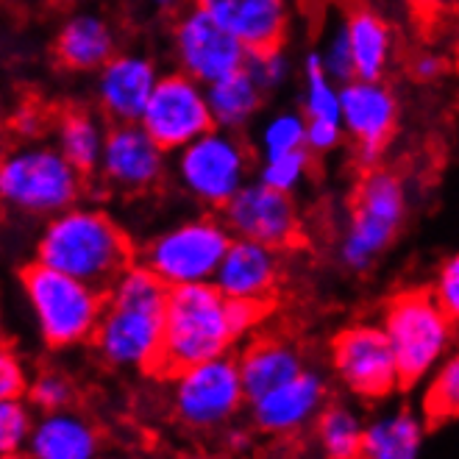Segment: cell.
Returning a JSON list of instances; mask_svg holds the SVG:
<instances>
[{"instance_id": "obj_1", "label": "cell", "mask_w": 459, "mask_h": 459, "mask_svg": "<svg viewBox=\"0 0 459 459\" xmlns=\"http://www.w3.org/2000/svg\"><path fill=\"white\" fill-rule=\"evenodd\" d=\"M165 299L168 287L148 267L131 262L103 290V309L90 340L98 357L115 370H159Z\"/></svg>"}, {"instance_id": "obj_2", "label": "cell", "mask_w": 459, "mask_h": 459, "mask_svg": "<svg viewBox=\"0 0 459 459\" xmlns=\"http://www.w3.org/2000/svg\"><path fill=\"white\" fill-rule=\"evenodd\" d=\"M37 262L106 290L134 262V246L112 214L73 204L48 218L37 242Z\"/></svg>"}, {"instance_id": "obj_3", "label": "cell", "mask_w": 459, "mask_h": 459, "mask_svg": "<svg viewBox=\"0 0 459 459\" xmlns=\"http://www.w3.org/2000/svg\"><path fill=\"white\" fill-rule=\"evenodd\" d=\"M237 340L231 301L212 281L168 290L161 315V373L223 357Z\"/></svg>"}, {"instance_id": "obj_4", "label": "cell", "mask_w": 459, "mask_h": 459, "mask_svg": "<svg viewBox=\"0 0 459 459\" xmlns=\"http://www.w3.org/2000/svg\"><path fill=\"white\" fill-rule=\"evenodd\" d=\"M22 295L45 345L75 348L92 340L103 309V290L39 262L22 270Z\"/></svg>"}, {"instance_id": "obj_5", "label": "cell", "mask_w": 459, "mask_h": 459, "mask_svg": "<svg viewBox=\"0 0 459 459\" xmlns=\"http://www.w3.org/2000/svg\"><path fill=\"white\" fill-rule=\"evenodd\" d=\"M382 332L390 342L401 387H407L423 382L448 354H454L456 320L446 315L426 290H407L387 304Z\"/></svg>"}, {"instance_id": "obj_6", "label": "cell", "mask_w": 459, "mask_h": 459, "mask_svg": "<svg viewBox=\"0 0 459 459\" xmlns=\"http://www.w3.org/2000/svg\"><path fill=\"white\" fill-rule=\"evenodd\" d=\"M84 173L56 145H20L0 156V204L31 218H53L78 204Z\"/></svg>"}, {"instance_id": "obj_7", "label": "cell", "mask_w": 459, "mask_h": 459, "mask_svg": "<svg viewBox=\"0 0 459 459\" xmlns=\"http://www.w3.org/2000/svg\"><path fill=\"white\" fill-rule=\"evenodd\" d=\"M403 214H407L403 181L390 170H368L357 184L348 226L340 242V256L345 267L368 270L393 246L395 234L403 226Z\"/></svg>"}, {"instance_id": "obj_8", "label": "cell", "mask_w": 459, "mask_h": 459, "mask_svg": "<svg viewBox=\"0 0 459 459\" xmlns=\"http://www.w3.org/2000/svg\"><path fill=\"white\" fill-rule=\"evenodd\" d=\"M170 385V407L181 426L190 431H221L229 429L246 407L237 359L223 354L206 362L181 368Z\"/></svg>"}, {"instance_id": "obj_9", "label": "cell", "mask_w": 459, "mask_h": 459, "mask_svg": "<svg viewBox=\"0 0 459 459\" xmlns=\"http://www.w3.org/2000/svg\"><path fill=\"white\" fill-rule=\"evenodd\" d=\"M229 242L231 234L223 221L201 214V218H190L156 234L145 246L140 264L148 267L168 290L204 284L212 281Z\"/></svg>"}, {"instance_id": "obj_10", "label": "cell", "mask_w": 459, "mask_h": 459, "mask_svg": "<svg viewBox=\"0 0 459 459\" xmlns=\"http://www.w3.org/2000/svg\"><path fill=\"white\" fill-rule=\"evenodd\" d=\"M176 153L178 184L204 206L223 209L248 184L251 153L234 131L209 128Z\"/></svg>"}, {"instance_id": "obj_11", "label": "cell", "mask_w": 459, "mask_h": 459, "mask_svg": "<svg viewBox=\"0 0 459 459\" xmlns=\"http://www.w3.org/2000/svg\"><path fill=\"white\" fill-rule=\"evenodd\" d=\"M143 131L161 148L178 151L214 128L206 90L184 73H168L156 78V87L137 120Z\"/></svg>"}, {"instance_id": "obj_12", "label": "cell", "mask_w": 459, "mask_h": 459, "mask_svg": "<svg viewBox=\"0 0 459 459\" xmlns=\"http://www.w3.org/2000/svg\"><path fill=\"white\" fill-rule=\"evenodd\" d=\"M332 365L340 385L365 401H382L401 387L390 342L373 323H357L334 337Z\"/></svg>"}, {"instance_id": "obj_13", "label": "cell", "mask_w": 459, "mask_h": 459, "mask_svg": "<svg viewBox=\"0 0 459 459\" xmlns=\"http://www.w3.org/2000/svg\"><path fill=\"white\" fill-rule=\"evenodd\" d=\"M173 53L178 62V73L190 75L204 87L246 67L248 59V50L195 4L184 9L176 20Z\"/></svg>"}, {"instance_id": "obj_14", "label": "cell", "mask_w": 459, "mask_h": 459, "mask_svg": "<svg viewBox=\"0 0 459 459\" xmlns=\"http://www.w3.org/2000/svg\"><path fill=\"white\" fill-rule=\"evenodd\" d=\"M223 226L231 237L262 242L267 248H290L301 237V214L292 195L248 181L223 206Z\"/></svg>"}, {"instance_id": "obj_15", "label": "cell", "mask_w": 459, "mask_h": 459, "mask_svg": "<svg viewBox=\"0 0 459 459\" xmlns=\"http://www.w3.org/2000/svg\"><path fill=\"white\" fill-rule=\"evenodd\" d=\"M95 170L120 193H151L168 173V151H161L140 123H115L106 131Z\"/></svg>"}, {"instance_id": "obj_16", "label": "cell", "mask_w": 459, "mask_h": 459, "mask_svg": "<svg viewBox=\"0 0 459 459\" xmlns=\"http://www.w3.org/2000/svg\"><path fill=\"white\" fill-rule=\"evenodd\" d=\"M342 137L354 143L365 161H373L393 140L398 100L382 78H351L340 84Z\"/></svg>"}, {"instance_id": "obj_17", "label": "cell", "mask_w": 459, "mask_h": 459, "mask_svg": "<svg viewBox=\"0 0 459 459\" xmlns=\"http://www.w3.org/2000/svg\"><path fill=\"white\" fill-rule=\"evenodd\" d=\"M326 403H329L326 379L317 370L304 368L295 379L248 401V415L262 435L292 437L299 431L309 429Z\"/></svg>"}, {"instance_id": "obj_18", "label": "cell", "mask_w": 459, "mask_h": 459, "mask_svg": "<svg viewBox=\"0 0 459 459\" xmlns=\"http://www.w3.org/2000/svg\"><path fill=\"white\" fill-rule=\"evenodd\" d=\"M279 279H281V256L276 248L231 237L229 248L212 276V284L229 301L267 304L273 299Z\"/></svg>"}, {"instance_id": "obj_19", "label": "cell", "mask_w": 459, "mask_h": 459, "mask_svg": "<svg viewBox=\"0 0 459 459\" xmlns=\"http://www.w3.org/2000/svg\"><path fill=\"white\" fill-rule=\"evenodd\" d=\"M248 53L281 48L290 31V0H195Z\"/></svg>"}, {"instance_id": "obj_20", "label": "cell", "mask_w": 459, "mask_h": 459, "mask_svg": "<svg viewBox=\"0 0 459 459\" xmlns=\"http://www.w3.org/2000/svg\"><path fill=\"white\" fill-rule=\"evenodd\" d=\"M98 73V106L112 123H137L156 87L159 70L143 53H115Z\"/></svg>"}, {"instance_id": "obj_21", "label": "cell", "mask_w": 459, "mask_h": 459, "mask_svg": "<svg viewBox=\"0 0 459 459\" xmlns=\"http://www.w3.org/2000/svg\"><path fill=\"white\" fill-rule=\"evenodd\" d=\"M22 454L29 459H100L103 437L87 415L67 407L34 418Z\"/></svg>"}, {"instance_id": "obj_22", "label": "cell", "mask_w": 459, "mask_h": 459, "mask_svg": "<svg viewBox=\"0 0 459 459\" xmlns=\"http://www.w3.org/2000/svg\"><path fill=\"white\" fill-rule=\"evenodd\" d=\"M56 62L73 73H95L117 53V34L109 20L95 12H78L62 22L53 39Z\"/></svg>"}, {"instance_id": "obj_23", "label": "cell", "mask_w": 459, "mask_h": 459, "mask_svg": "<svg viewBox=\"0 0 459 459\" xmlns=\"http://www.w3.org/2000/svg\"><path fill=\"white\" fill-rule=\"evenodd\" d=\"M304 123H307V151L329 153L342 143L340 126V84L323 70L317 53L304 62Z\"/></svg>"}, {"instance_id": "obj_24", "label": "cell", "mask_w": 459, "mask_h": 459, "mask_svg": "<svg viewBox=\"0 0 459 459\" xmlns=\"http://www.w3.org/2000/svg\"><path fill=\"white\" fill-rule=\"evenodd\" d=\"M304 368L307 365H304L301 351L287 340L262 337V340L251 342L246 351H242V357L237 359L246 403L264 395L267 390L295 379Z\"/></svg>"}, {"instance_id": "obj_25", "label": "cell", "mask_w": 459, "mask_h": 459, "mask_svg": "<svg viewBox=\"0 0 459 459\" xmlns=\"http://www.w3.org/2000/svg\"><path fill=\"white\" fill-rule=\"evenodd\" d=\"M354 78H382L393 59L390 25L368 9H354L340 25Z\"/></svg>"}, {"instance_id": "obj_26", "label": "cell", "mask_w": 459, "mask_h": 459, "mask_svg": "<svg viewBox=\"0 0 459 459\" xmlns=\"http://www.w3.org/2000/svg\"><path fill=\"white\" fill-rule=\"evenodd\" d=\"M423 446V420L410 410H393L362 429L359 459H418Z\"/></svg>"}, {"instance_id": "obj_27", "label": "cell", "mask_w": 459, "mask_h": 459, "mask_svg": "<svg viewBox=\"0 0 459 459\" xmlns=\"http://www.w3.org/2000/svg\"><path fill=\"white\" fill-rule=\"evenodd\" d=\"M204 90H206V103H209L214 128H226V131H237L242 126H248L259 115L262 100H264L262 87L246 67L212 81Z\"/></svg>"}, {"instance_id": "obj_28", "label": "cell", "mask_w": 459, "mask_h": 459, "mask_svg": "<svg viewBox=\"0 0 459 459\" xmlns=\"http://www.w3.org/2000/svg\"><path fill=\"white\" fill-rule=\"evenodd\" d=\"M106 131L109 128H106L103 120L92 112H84V109L65 112L56 123V151L75 170L90 176L98 168Z\"/></svg>"}, {"instance_id": "obj_29", "label": "cell", "mask_w": 459, "mask_h": 459, "mask_svg": "<svg viewBox=\"0 0 459 459\" xmlns=\"http://www.w3.org/2000/svg\"><path fill=\"white\" fill-rule=\"evenodd\" d=\"M362 418L345 403H326L315 418V443L320 459H359Z\"/></svg>"}, {"instance_id": "obj_30", "label": "cell", "mask_w": 459, "mask_h": 459, "mask_svg": "<svg viewBox=\"0 0 459 459\" xmlns=\"http://www.w3.org/2000/svg\"><path fill=\"white\" fill-rule=\"evenodd\" d=\"M423 412L431 423H448L459 415V359L448 354L429 376Z\"/></svg>"}, {"instance_id": "obj_31", "label": "cell", "mask_w": 459, "mask_h": 459, "mask_svg": "<svg viewBox=\"0 0 459 459\" xmlns=\"http://www.w3.org/2000/svg\"><path fill=\"white\" fill-rule=\"evenodd\" d=\"M309 170H312V153L307 148L284 151V153H264L256 181L270 186V190L292 195L309 178Z\"/></svg>"}, {"instance_id": "obj_32", "label": "cell", "mask_w": 459, "mask_h": 459, "mask_svg": "<svg viewBox=\"0 0 459 459\" xmlns=\"http://www.w3.org/2000/svg\"><path fill=\"white\" fill-rule=\"evenodd\" d=\"M25 401L29 407L42 415V412H59L67 410L75 403V385L70 376L59 373V370H42L34 379H29V387H25Z\"/></svg>"}, {"instance_id": "obj_33", "label": "cell", "mask_w": 459, "mask_h": 459, "mask_svg": "<svg viewBox=\"0 0 459 459\" xmlns=\"http://www.w3.org/2000/svg\"><path fill=\"white\" fill-rule=\"evenodd\" d=\"M37 412L25 398H4L0 401V456L22 454L25 440L31 435V423Z\"/></svg>"}, {"instance_id": "obj_34", "label": "cell", "mask_w": 459, "mask_h": 459, "mask_svg": "<svg viewBox=\"0 0 459 459\" xmlns=\"http://www.w3.org/2000/svg\"><path fill=\"white\" fill-rule=\"evenodd\" d=\"M262 153H284L307 148V123L301 112H279L262 126Z\"/></svg>"}, {"instance_id": "obj_35", "label": "cell", "mask_w": 459, "mask_h": 459, "mask_svg": "<svg viewBox=\"0 0 459 459\" xmlns=\"http://www.w3.org/2000/svg\"><path fill=\"white\" fill-rule=\"evenodd\" d=\"M246 70L254 75L262 92H270V90H279L290 78V59L284 56V48H267V50L248 53Z\"/></svg>"}, {"instance_id": "obj_36", "label": "cell", "mask_w": 459, "mask_h": 459, "mask_svg": "<svg viewBox=\"0 0 459 459\" xmlns=\"http://www.w3.org/2000/svg\"><path fill=\"white\" fill-rule=\"evenodd\" d=\"M29 368L14 348L0 342V401L4 398H22L29 387Z\"/></svg>"}, {"instance_id": "obj_37", "label": "cell", "mask_w": 459, "mask_h": 459, "mask_svg": "<svg viewBox=\"0 0 459 459\" xmlns=\"http://www.w3.org/2000/svg\"><path fill=\"white\" fill-rule=\"evenodd\" d=\"M431 299H435V304L451 315L456 320L459 315V259L456 256H448L440 270H437V276H435V284H431Z\"/></svg>"}, {"instance_id": "obj_38", "label": "cell", "mask_w": 459, "mask_h": 459, "mask_svg": "<svg viewBox=\"0 0 459 459\" xmlns=\"http://www.w3.org/2000/svg\"><path fill=\"white\" fill-rule=\"evenodd\" d=\"M317 59H320L323 70L329 73V78L337 81V84H345V81L354 78V70H351V56H348V45H345L342 29H337V31L326 39L323 50H317Z\"/></svg>"}, {"instance_id": "obj_39", "label": "cell", "mask_w": 459, "mask_h": 459, "mask_svg": "<svg viewBox=\"0 0 459 459\" xmlns=\"http://www.w3.org/2000/svg\"><path fill=\"white\" fill-rule=\"evenodd\" d=\"M446 70V59L435 56V53H423V56L415 59L412 65V73L423 81H431V78H437L440 73Z\"/></svg>"}, {"instance_id": "obj_40", "label": "cell", "mask_w": 459, "mask_h": 459, "mask_svg": "<svg viewBox=\"0 0 459 459\" xmlns=\"http://www.w3.org/2000/svg\"><path fill=\"white\" fill-rule=\"evenodd\" d=\"M412 4L420 12V17H443L456 6V0H412Z\"/></svg>"}, {"instance_id": "obj_41", "label": "cell", "mask_w": 459, "mask_h": 459, "mask_svg": "<svg viewBox=\"0 0 459 459\" xmlns=\"http://www.w3.org/2000/svg\"><path fill=\"white\" fill-rule=\"evenodd\" d=\"M231 448L234 451H246L248 448V443H251V437H248V431H231Z\"/></svg>"}, {"instance_id": "obj_42", "label": "cell", "mask_w": 459, "mask_h": 459, "mask_svg": "<svg viewBox=\"0 0 459 459\" xmlns=\"http://www.w3.org/2000/svg\"><path fill=\"white\" fill-rule=\"evenodd\" d=\"M151 4H153L156 9H165V12H173V9L184 6V0H151Z\"/></svg>"}, {"instance_id": "obj_43", "label": "cell", "mask_w": 459, "mask_h": 459, "mask_svg": "<svg viewBox=\"0 0 459 459\" xmlns=\"http://www.w3.org/2000/svg\"><path fill=\"white\" fill-rule=\"evenodd\" d=\"M178 459H214V456H206V454H184Z\"/></svg>"}, {"instance_id": "obj_44", "label": "cell", "mask_w": 459, "mask_h": 459, "mask_svg": "<svg viewBox=\"0 0 459 459\" xmlns=\"http://www.w3.org/2000/svg\"><path fill=\"white\" fill-rule=\"evenodd\" d=\"M0 459H29L25 454H9V456H0Z\"/></svg>"}, {"instance_id": "obj_45", "label": "cell", "mask_w": 459, "mask_h": 459, "mask_svg": "<svg viewBox=\"0 0 459 459\" xmlns=\"http://www.w3.org/2000/svg\"><path fill=\"white\" fill-rule=\"evenodd\" d=\"M0 342H4V315H0Z\"/></svg>"}, {"instance_id": "obj_46", "label": "cell", "mask_w": 459, "mask_h": 459, "mask_svg": "<svg viewBox=\"0 0 459 459\" xmlns=\"http://www.w3.org/2000/svg\"><path fill=\"white\" fill-rule=\"evenodd\" d=\"M100 459H131V456H117V454H115V456H103V454H100Z\"/></svg>"}, {"instance_id": "obj_47", "label": "cell", "mask_w": 459, "mask_h": 459, "mask_svg": "<svg viewBox=\"0 0 459 459\" xmlns=\"http://www.w3.org/2000/svg\"><path fill=\"white\" fill-rule=\"evenodd\" d=\"M62 4H87V0H62Z\"/></svg>"}]
</instances>
